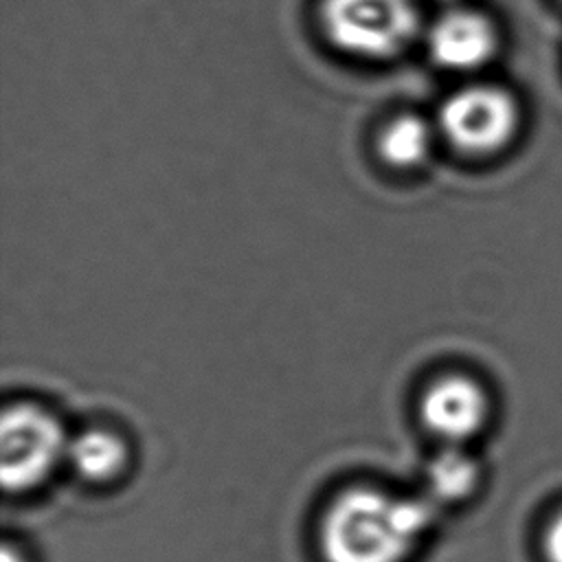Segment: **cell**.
<instances>
[{
    "label": "cell",
    "instance_id": "277c9868",
    "mask_svg": "<svg viewBox=\"0 0 562 562\" xmlns=\"http://www.w3.org/2000/svg\"><path fill=\"white\" fill-rule=\"evenodd\" d=\"M518 123L509 92L496 86H468L450 94L439 112L443 136L459 149L487 154L503 147Z\"/></svg>",
    "mask_w": 562,
    "mask_h": 562
},
{
    "label": "cell",
    "instance_id": "7a4b0ae2",
    "mask_svg": "<svg viewBox=\"0 0 562 562\" xmlns=\"http://www.w3.org/2000/svg\"><path fill=\"white\" fill-rule=\"evenodd\" d=\"M321 24L327 40L360 59H391L415 40V0H323Z\"/></svg>",
    "mask_w": 562,
    "mask_h": 562
},
{
    "label": "cell",
    "instance_id": "6da1fadb",
    "mask_svg": "<svg viewBox=\"0 0 562 562\" xmlns=\"http://www.w3.org/2000/svg\"><path fill=\"white\" fill-rule=\"evenodd\" d=\"M430 520L428 501L356 487L325 514L321 549L327 562H402Z\"/></svg>",
    "mask_w": 562,
    "mask_h": 562
},
{
    "label": "cell",
    "instance_id": "30bf717a",
    "mask_svg": "<svg viewBox=\"0 0 562 562\" xmlns=\"http://www.w3.org/2000/svg\"><path fill=\"white\" fill-rule=\"evenodd\" d=\"M544 553L549 562H562V512L551 520L547 529Z\"/></svg>",
    "mask_w": 562,
    "mask_h": 562
},
{
    "label": "cell",
    "instance_id": "52a82bcc",
    "mask_svg": "<svg viewBox=\"0 0 562 562\" xmlns=\"http://www.w3.org/2000/svg\"><path fill=\"white\" fill-rule=\"evenodd\" d=\"M66 457L83 479L103 483L119 476L125 468L127 446L119 435L110 430L90 428L68 441Z\"/></svg>",
    "mask_w": 562,
    "mask_h": 562
},
{
    "label": "cell",
    "instance_id": "ba28073f",
    "mask_svg": "<svg viewBox=\"0 0 562 562\" xmlns=\"http://www.w3.org/2000/svg\"><path fill=\"white\" fill-rule=\"evenodd\" d=\"M432 149V130L417 114H400L391 119L380 136L378 151L393 167H417Z\"/></svg>",
    "mask_w": 562,
    "mask_h": 562
},
{
    "label": "cell",
    "instance_id": "5b68a950",
    "mask_svg": "<svg viewBox=\"0 0 562 562\" xmlns=\"http://www.w3.org/2000/svg\"><path fill=\"white\" fill-rule=\"evenodd\" d=\"M426 44L435 64L468 72L492 59L498 35L487 15L472 9H450L432 22Z\"/></svg>",
    "mask_w": 562,
    "mask_h": 562
},
{
    "label": "cell",
    "instance_id": "9c48e42d",
    "mask_svg": "<svg viewBox=\"0 0 562 562\" xmlns=\"http://www.w3.org/2000/svg\"><path fill=\"white\" fill-rule=\"evenodd\" d=\"M430 498L435 501H461L465 498L479 479L476 461L459 446H446L426 470Z\"/></svg>",
    "mask_w": 562,
    "mask_h": 562
},
{
    "label": "cell",
    "instance_id": "8992f818",
    "mask_svg": "<svg viewBox=\"0 0 562 562\" xmlns=\"http://www.w3.org/2000/svg\"><path fill=\"white\" fill-rule=\"evenodd\" d=\"M487 397L483 389L463 375L435 380L422 400V419L430 432L448 446L470 439L485 422Z\"/></svg>",
    "mask_w": 562,
    "mask_h": 562
},
{
    "label": "cell",
    "instance_id": "3957f363",
    "mask_svg": "<svg viewBox=\"0 0 562 562\" xmlns=\"http://www.w3.org/2000/svg\"><path fill=\"white\" fill-rule=\"evenodd\" d=\"M68 437L53 413L35 404L9 406L0 426L2 485L26 492L40 485L66 457Z\"/></svg>",
    "mask_w": 562,
    "mask_h": 562
}]
</instances>
